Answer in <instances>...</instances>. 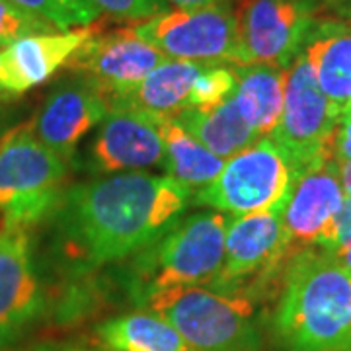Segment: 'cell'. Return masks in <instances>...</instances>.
Returning a JSON list of instances; mask_svg holds the SVG:
<instances>
[{
    "label": "cell",
    "mask_w": 351,
    "mask_h": 351,
    "mask_svg": "<svg viewBox=\"0 0 351 351\" xmlns=\"http://www.w3.org/2000/svg\"><path fill=\"white\" fill-rule=\"evenodd\" d=\"M191 199L170 176L113 174L66 191L63 232L88 263L121 262L162 239Z\"/></svg>",
    "instance_id": "cell-1"
},
{
    "label": "cell",
    "mask_w": 351,
    "mask_h": 351,
    "mask_svg": "<svg viewBox=\"0 0 351 351\" xmlns=\"http://www.w3.org/2000/svg\"><path fill=\"white\" fill-rule=\"evenodd\" d=\"M274 336L279 351H351V271L328 250L287 262Z\"/></svg>",
    "instance_id": "cell-2"
},
{
    "label": "cell",
    "mask_w": 351,
    "mask_h": 351,
    "mask_svg": "<svg viewBox=\"0 0 351 351\" xmlns=\"http://www.w3.org/2000/svg\"><path fill=\"white\" fill-rule=\"evenodd\" d=\"M225 213L201 211L180 219L162 239L137 254L133 287L137 297L186 287H209L225 258Z\"/></svg>",
    "instance_id": "cell-3"
},
{
    "label": "cell",
    "mask_w": 351,
    "mask_h": 351,
    "mask_svg": "<svg viewBox=\"0 0 351 351\" xmlns=\"http://www.w3.org/2000/svg\"><path fill=\"white\" fill-rule=\"evenodd\" d=\"M151 313L168 320L195 351H260L256 306L246 295L209 287L172 289L147 299Z\"/></svg>",
    "instance_id": "cell-4"
},
{
    "label": "cell",
    "mask_w": 351,
    "mask_h": 351,
    "mask_svg": "<svg viewBox=\"0 0 351 351\" xmlns=\"http://www.w3.org/2000/svg\"><path fill=\"white\" fill-rule=\"evenodd\" d=\"M66 162L39 143L32 127L12 133L0 145L2 230H24L49 213L61 199Z\"/></svg>",
    "instance_id": "cell-5"
},
{
    "label": "cell",
    "mask_w": 351,
    "mask_h": 351,
    "mask_svg": "<svg viewBox=\"0 0 351 351\" xmlns=\"http://www.w3.org/2000/svg\"><path fill=\"white\" fill-rule=\"evenodd\" d=\"M297 178L287 154L269 137H263L228 158L223 170L193 199L219 213L242 215L283 209Z\"/></svg>",
    "instance_id": "cell-6"
},
{
    "label": "cell",
    "mask_w": 351,
    "mask_h": 351,
    "mask_svg": "<svg viewBox=\"0 0 351 351\" xmlns=\"http://www.w3.org/2000/svg\"><path fill=\"white\" fill-rule=\"evenodd\" d=\"M339 119L318 86L308 57L301 51L285 69L283 112L269 135L287 154L297 176L320 160L336 158L334 135Z\"/></svg>",
    "instance_id": "cell-7"
},
{
    "label": "cell",
    "mask_w": 351,
    "mask_h": 351,
    "mask_svg": "<svg viewBox=\"0 0 351 351\" xmlns=\"http://www.w3.org/2000/svg\"><path fill=\"white\" fill-rule=\"evenodd\" d=\"M133 29L168 59L239 66L237 16L228 2L166 10Z\"/></svg>",
    "instance_id": "cell-8"
},
{
    "label": "cell",
    "mask_w": 351,
    "mask_h": 351,
    "mask_svg": "<svg viewBox=\"0 0 351 351\" xmlns=\"http://www.w3.org/2000/svg\"><path fill=\"white\" fill-rule=\"evenodd\" d=\"M281 211L271 209L228 221L223 265L209 289L248 297V291L262 287L279 274L281 265H287L295 252Z\"/></svg>",
    "instance_id": "cell-9"
},
{
    "label": "cell",
    "mask_w": 351,
    "mask_h": 351,
    "mask_svg": "<svg viewBox=\"0 0 351 351\" xmlns=\"http://www.w3.org/2000/svg\"><path fill=\"white\" fill-rule=\"evenodd\" d=\"M234 16L239 66L279 69H287L301 53L316 20L304 0H240Z\"/></svg>",
    "instance_id": "cell-10"
},
{
    "label": "cell",
    "mask_w": 351,
    "mask_h": 351,
    "mask_svg": "<svg viewBox=\"0 0 351 351\" xmlns=\"http://www.w3.org/2000/svg\"><path fill=\"white\" fill-rule=\"evenodd\" d=\"M166 59L151 43L138 38L133 27H127L106 36L92 34L64 66L96 88L108 101L137 86Z\"/></svg>",
    "instance_id": "cell-11"
},
{
    "label": "cell",
    "mask_w": 351,
    "mask_h": 351,
    "mask_svg": "<svg viewBox=\"0 0 351 351\" xmlns=\"http://www.w3.org/2000/svg\"><path fill=\"white\" fill-rule=\"evenodd\" d=\"M90 160L96 172L112 176L164 168L166 152L154 115L121 104L108 106Z\"/></svg>",
    "instance_id": "cell-12"
},
{
    "label": "cell",
    "mask_w": 351,
    "mask_h": 351,
    "mask_svg": "<svg viewBox=\"0 0 351 351\" xmlns=\"http://www.w3.org/2000/svg\"><path fill=\"white\" fill-rule=\"evenodd\" d=\"M346 193L336 158H326L304 168L295 178L281 219L293 248L324 246Z\"/></svg>",
    "instance_id": "cell-13"
},
{
    "label": "cell",
    "mask_w": 351,
    "mask_h": 351,
    "mask_svg": "<svg viewBox=\"0 0 351 351\" xmlns=\"http://www.w3.org/2000/svg\"><path fill=\"white\" fill-rule=\"evenodd\" d=\"M108 113V101L84 80L53 92L41 106L32 131L43 147L64 162L75 156L80 141Z\"/></svg>",
    "instance_id": "cell-14"
},
{
    "label": "cell",
    "mask_w": 351,
    "mask_h": 351,
    "mask_svg": "<svg viewBox=\"0 0 351 351\" xmlns=\"http://www.w3.org/2000/svg\"><path fill=\"white\" fill-rule=\"evenodd\" d=\"M92 34L88 25L61 34L27 36L4 47L0 53V96L16 98L49 80Z\"/></svg>",
    "instance_id": "cell-15"
},
{
    "label": "cell",
    "mask_w": 351,
    "mask_h": 351,
    "mask_svg": "<svg viewBox=\"0 0 351 351\" xmlns=\"http://www.w3.org/2000/svg\"><path fill=\"white\" fill-rule=\"evenodd\" d=\"M43 308L41 283L24 230L0 232V343L20 334Z\"/></svg>",
    "instance_id": "cell-16"
},
{
    "label": "cell",
    "mask_w": 351,
    "mask_h": 351,
    "mask_svg": "<svg viewBox=\"0 0 351 351\" xmlns=\"http://www.w3.org/2000/svg\"><path fill=\"white\" fill-rule=\"evenodd\" d=\"M302 53L313 64L318 86L338 117L351 110V24L338 18L314 20Z\"/></svg>",
    "instance_id": "cell-17"
},
{
    "label": "cell",
    "mask_w": 351,
    "mask_h": 351,
    "mask_svg": "<svg viewBox=\"0 0 351 351\" xmlns=\"http://www.w3.org/2000/svg\"><path fill=\"white\" fill-rule=\"evenodd\" d=\"M205 66L207 64L166 59L145 76L137 86L127 90L125 94L117 98L108 100V106L121 104L152 115L174 117L180 112L188 110L191 86Z\"/></svg>",
    "instance_id": "cell-18"
},
{
    "label": "cell",
    "mask_w": 351,
    "mask_h": 351,
    "mask_svg": "<svg viewBox=\"0 0 351 351\" xmlns=\"http://www.w3.org/2000/svg\"><path fill=\"white\" fill-rule=\"evenodd\" d=\"M234 76L237 86L232 98L242 117L258 137H269L283 112L285 69L271 64H244L234 66Z\"/></svg>",
    "instance_id": "cell-19"
},
{
    "label": "cell",
    "mask_w": 351,
    "mask_h": 351,
    "mask_svg": "<svg viewBox=\"0 0 351 351\" xmlns=\"http://www.w3.org/2000/svg\"><path fill=\"white\" fill-rule=\"evenodd\" d=\"M174 119L223 160L232 158L234 154L260 141L258 133L242 117L232 96L211 110L188 108L174 115Z\"/></svg>",
    "instance_id": "cell-20"
},
{
    "label": "cell",
    "mask_w": 351,
    "mask_h": 351,
    "mask_svg": "<svg viewBox=\"0 0 351 351\" xmlns=\"http://www.w3.org/2000/svg\"><path fill=\"white\" fill-rule=\"evenodd\" d=\"M154 119L166 152V164H164V170H168L166 176H170L191 193L207 188L223 170L226 160L213 154L193 135H189L174 117L154 115Z\"/></svg>",
    "instance_id": "cell-21"
},
{
    "label": "cell",
    "mask_w": 351,
    "mask_h": 351,
    "mask_svg": "<svg viewBox=\"0 0 351 351\" xmlns=\"http://www.w3.org/2000/svg\"><path fill=\"white\" fill-rule=\"evenodd\" d=\"M96 336L112 351H195L168 320L154 313L110 318L98 326Z\"/></svg>",
    "instance_id": "cell-22"
},
{
    "label": "cell",
    "mask_w": 351,
    "mask_h": 351,
    "mask_svg": "<svg viewBox=\"0 0 351 351\" xmlns=\"http://www.w3.org/2000/svg\"><path fill=\"white\" fill-rule=\"evenodd\" d=\"M8 2L38 14L61 32H69L71 27H88L100 16V12L88 0H8Z\"/></svg>",
    "instance_id": "cell-23"
},
{
    "label": "cell",
    "mask_w": 351,
    "mask_h": 351,
    "mask_svg": "<svg viewBox=\"0 0 351 351\" xmlns=\"http://www.w3.org/2000/svg\"><path fill=\"white\" fill-rule=\"evenodd\" d=\"M234 86H237L234 66L207 64L191 86L188 108L211 110L215 106L223 104L228 96H232Z\"/></svg>",
    "instance_id": "cell-24"
},
{
    "label": "cell",
    "mask_w": 351,
    "mask_h": 351,
    "mask_svg": "<svg viewBox=\"0 0 351 351\" xmlns=\"http://www.w3.org/2000/svg\"><path fill=\"white\" fill-rule=\"evenodd\" d=\"M55 29V25L38 14L24 10L8 0H0V47H8L10 43L27 36L53 34Z\"/></svg>",
    "instance_id": "cell-25"
},
{
    "label": "cell",
    "mask_w": 351,
    "mask_h": 351,
    "mask_svg": "<svg viewBox=\"0 0 351 351\" xmlns=\"http://www.w3.org/2000/svg\"><path fill=\"white\" fill-rule=\"evenodd\" d=\"M98 12L123 22H145L168 10L166 0H88Z\"/></svg>",
    "instance_id": "cell-26"
},
{
    "label": "cell",
    "mask_w": 351,
    "mask_h": 351,
    "mask_svg": "<svg viewBox=\"0 0 351 351\" xmlns=\"http://www.w3.org/2000/svg\"><path fill=\"white\" fill-rule=\"evenodd\" d=\"M348 244H351V197L343 199V205H341L338 217L334 221V226H332V232L322 248L334 252L346 248Z\"/></svg>",
    "instance_id": "cell-27"
},
{
    "label": "cell",
    "mask_w": 351,
    "mask_h": 351,
    "mask_svg": "<svg viewBox=\"0 0 351 351\" xmlns=\"http://www.w3.org/2000/svg\"><path fill=\"white\" fill-rule=\"evenodd\" d=\"M334 156L336 160L351 162V110L341 115L334 135Z\"/></svg>",
    "instance_id": "cell-28"
},
{
    "label": "cell",
    "mask_w": 351,
    "mask_h": 351,
    "mask_svg": "<svg viewBox=\"0 0 351 351\" xmlns=\"http://www.w3.org/2000/svg\"><path fill=\"white\" fill-rule=\"evenodd\" d=\"M174 4L176 8H203V6H213V4H226L230 0H166Z\"/></svg>",
    "instance_id": "cell-29"
},
{
    "label": "cell",
    "mask_w": 351,
    "mask_h": 351,
    "mask_svg": "<svg viewBox=\"0 0 351 351\" xmlns=\"http://www.w3.org/2000/svg\"><path fill=\"white\" fill-rule=\"evenodd\" d=\"M338 164L339 178H341V186H343V193H346V197H351V162L338 160Z\"/></svg>",
    "instance_id": "cell-30"
},
{
    "label": "cell",
    "mask_w": 351,
    "mask_h": 351,
    "mask_svg": "<svg viewBox=\"0 0 351 351\" xmlns=\"http://www.w3.org/2000/svg\"><path fill=\"white\" fill-rule=\"evenodd\" d=\"M311 8H313V12H320V10H328V12H332L336 6H339L341 2H346V0H304Z\"/></svg>",
    "instance_id": "cell-31"
},
{
    "label": "cell",
    "mask_w": 351,
    "mask_h": 351,
    "mask_svg": "<svg viewBox=\"0 0 351 351\" xmlns=\"http://www.w3.org/2000/svg\"><path fill=\"white\" fill-rule=\"evenodd\" d=\"M330 252V250H328ZM336 260H338L346 269H350L351 271V244H348L346 248H339V250H334V252H330Z\"/></svg>",
    "instance_id": "cell-32"
},
{
    "label": "cell",
    "mask_w": 351,
    "mask_h": 351,
    "mask_svg": "<svg viewBox=\"0 0 351 351\" xmlns=\"http://www.w3.org/2000/svg\"><path fill=\"white\" fill-rule=\"evenodd\" d=\"M332 14H336V18L338 20H343V22H350L351 24V0H346V2H341L339 6H336Z\"/></svg>",
    "instance_id": "cell-33"
},
{
    "label": "cell",
    "mask_w": 351,
    "mask_h": 351,
    "mask_svg": "<svg viewBox=\"0 0 351 351\" xmlns=\"http://www.w3.org/2000/svg\"><path fill=\"white\" fill-rule=\"evenodd\" d=\"M63 351H88V350H63Z\"/></svg>",
    "instance_id": "cell-34"
}]
</instances>
